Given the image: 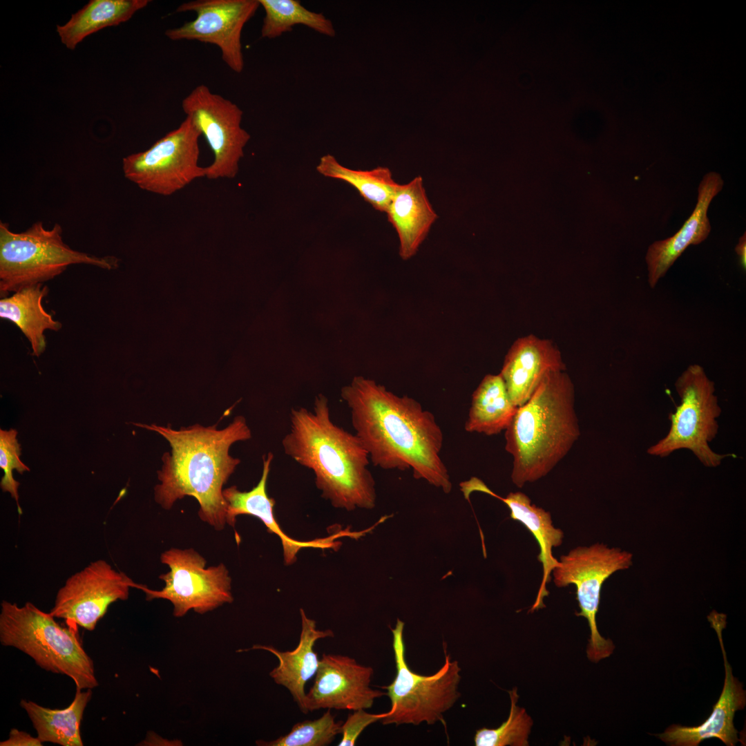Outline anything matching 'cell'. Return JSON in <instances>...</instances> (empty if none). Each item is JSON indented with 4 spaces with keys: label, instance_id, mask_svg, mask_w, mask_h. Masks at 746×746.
<instances>
[{
    "label": "cell",
    "instance_id": "21",
    "mask_svg": "<svg viewBox=\"0 0 746 746\" xmlns=\"http://www.w3.org/2000/svg\"><path fill=\"white\" fill-rule=\"evenodd\" d=\"M300 613L301 631L294 649L280 651L272 646L262 644H254L251 649L265 650L278 658L279 664L270 671V677L277 685L287 688L300 711L307 714L305 684L316 675L320 662L314 647L318 640L334 638V635L330 629H317L316 622L307 618L303 609Z\"/></svg>",
    "mask_w": 746,
    "mask_h": 746
},
{
    "label": "cell",
    "instance_id": "11",
    "mask_svg": "<svg viewBox=\"0 0 746 746\" xmlns=\"http://www.w3.org/2000/svg\"><path fill=\"white\" fill-rule=\"evenodd\" d=\"M160 560L169 568L159 576L164 588L152 590L140 584L139 589L147 600L170 601L175 617H183L190 610L204 614L233 602L231 578L224 564L206 568V560L193 548H172L162 553Z\"/></svg>",
    "mask_w": 746,
    "mask_h": 746
},
{
    "label": "cell",
    "instance_id": "14",
    "mask_svg": "<svg viewBox=\"0 0 746 746\" xmlns=\"http://www.w3.org/2000/svg\"><path fill=\"white\" fill-rule=\"evenodd\" d=\"M140 586L106 561L98 560L68 578L49 613L68 625L93 631L111 604L127 600L130 589Z\"/></svg>",
    "mask_w": 746,
    "mask_h": 746
},
{
    "label": "cell",
    "instance_id": "5",
    "mask_svg": "<svg viewBox=\"0 0 746 746\" xmlns=\"http://www.w3.org/2000/svg\"><path fill=\"white\" fill-rule=\"evenodd\" d=\"M50 613L31 602L23 606L2 601L0 642L30 656L37 666L65 675L76 689L98 686L93 661L84 650L75 627L60 625Z\"/></svg>",
    "mask_w": 746,
    "mask_h": 746
},
{
    "label": "cell",
    "instance_id": "33",
    "mask_svg": "<svg viewBox=\"0 0 746 746\" xmlns=\"http://www.w3.org/2000/svg\"><path fill=\"white\" fill-rule=\"evenodd\" d=\"M43 743L30 734L12 728L8 738L0 742V746H41Z\"/></svg>",
    "mask_w": 746,
    "mask_h": 746
},
{
    "label": "cell",
    "instance_id": "10",
    "mask_svg": "<svg viewBox=\"0 0 746 746\" xmlns=\"http://www.w3.org/2000/svg\"><path fill=\"white\" fill-rule=\"evenodd\" d=\"M200 132L187 117L150 148L122 160L124 175L144 191L171 195L196 179L206 177L199 165Z\"/></svg>",
    "mask_w": 746,
    "mask_h": 746
},
{
    "label": "cell",
    "instance_id": "31",
    "mask_svg": "<svg viewBox=\"0 0 746 746\" xmlns=\"http://www.w3.org/2000/svg\"><path fill=\"white\" fill-rule=\"evenodd\" d=\"M15 429L9 430H0V468L4 475L0 486L3 492H9L15 499L19 513H22L19 501L18 488L20 483L13 477L12 471L16 470L20 474L30 471V469L20 459L21 448Z\"/></svg>",
    "mask_w": 746,
    "mask_h": 746
},
{
    "label": "cell",
    "instance_id": "12",
    "mask_svg": "<svg viewBox=\"0 0 746 746\" xmlns=\"http://www.w3.org/2000/svg\"><path fill=\"white\" fill-rule=\"evenodd\" d=\"M182 108L204 137L213 154L212 163L206 167V178H233L251 137L241 126L242 109L204 84L195 86L182 99Z\"/></svg>",
    "mask_w": 746,
    "mask_h": 746
},
{
    "label": "cell",
    "instance_id": "18",
    "mask_svg": "<svg viewBox=\"0 0 746 746\" xmlns=\"http://www.w3.org/2000/svg\"><path fill=\"white\" fill-rule=\"evenodd\" d=\"M459 486L466 499H469L473 492H480L502 501L510 510V518L522 523L533 535L540 548L537 560L542 564L543 575L530 611L544 607V598L548 595L546 585L551 580L552 571L559 564V560L553 555V548L560 546L564 538L563 531L553 526L551 513L532 504L530 499L522 492H510L502 497L475 477L462 481Z\"/></svg>",
    "mask_w": 746,
    "mask_h": 746
},
{
    "label": "cell",
    "instance_id": "29",
    "mask_svg": "<svg viewBox=\"0 0 746 746\" xmlns=\"http://www.w3.org/2000/svg\"><path fill=\"white\" fill-rule=\"evenodd\" d=\"M509 693L510 709L507 720L496 729H478L474 737L476 746H528L533 720L526 711L517 705V688Z\"/></svg>",
    "mask_w": 746,
    "mask_h": 746
},
{
    "label": "cell",
    "instance_id": "27",
    "mask_svg": "<svg viewBox=\"0 0 746 746\" xmlns=\"http://www.w3.org/2000/svg\"><path fill=\"white\" fill-rule=\"evenodd\" d=\"M316 170L325 177L350 184L375 209L385 213L400 186L387 167L379 166L372 170L351 169L341 164L330 154L320 159Z\"/></svg>",
    "mask_w": 746,
    "mask_h": 746
},
{
    "label": "cell",
    "instance_id": "19",
    "mask_svg": "<svg viewBox=\"0 0 746 746\" xmlns=\"http://www.w3.org/2000/svg\"><path fill=\"white\" fill-rule=\"evenodd\" d=\"M274 455L268 452L262 456V472L258 484L249 491H240L236 486L223 490V497L227 501V524L234 527L236 517L240 515H248L260 519L270 533L276 534L280 539L285 564L294 563L297 553L303 548H334L339 542L336 539L349 536L354 537L355 532L347 528L336 532L325 538L316 539L311 541H298L287 536L277 523L274 515L275 500L267 494V481L270 471Z\"/></svg>",
    "mask_w": 746,
    "mask_h": 746
},
{
    "label": "cell",
    "instance_id": "16",
    "mask_svg": "<svg viewBox=\"0 0 746 746\" xmlns=\"http://www.w3.org/2000/svg\"><path fill=\"white\" fill-rule=\"evenodd\" d=\"M707 618L716 631L723 653L725 673L723 688L711 714L702 723L694 727L672 725L656 735L672 746H698L711 738H718L727 746H734L740 740L734 718L737 711L744 709L746 694L743 684L733 675L725 650L722 632L726 626V615L713 611Z\"/></svg>",
    "mask_w": 746,
    "mask_h": 746
},
{
    "label": "cell",
    "instance_id": "6",
    "mask_svg": "<svg viewBox=\"0 0 746 746\" xmlns=\"http://www.w3.org/2000/svg\"><path fill=\"white\" fill-rule=\"evenodd\" d=\"M62 228L55 224L47 229L37 222L24 231L13 232L0 222V294L42 284L59 276L73 265L84 264L103 269L119 267L113 256L98 257L72 249L63 240Z\"/></svg>",
    "mask_w": 746,
    "mask_h": 746
},
{
    "label": "cell",
    "instance_id": "24",
    "mask_svg": "<svg viewBox=\"0 0 746 746\" xmlns=\"http://www.w3.org/2000/svg\"><path fill=\"white\" fill-rule=\"evenodd\" d=\"M92 691L77 689L71 703L64 709H50L33 701L21 700L20 707L30 718L38 738L61 746H82L80 726Z\"/></svg>",
    "mask_w": 746,
    "mask_h": 746
},
{
    "label": "cell",
    "instance_id": "1",
    "mask_svg": "<svg viewBox=\"0 0 746 746\" xmlns=\"http://www.w3.org/2000/svg\"><path fill=\"white\" fill-rule=\"evenodd\" d=\"M355 434L375 466L411 469L413 477L449 493L452 483L441 457L443 432L434 416L408 396L356 376L341 390Z\"/></svg>",
    "mask_w": 746,
    "mask_h": 746
},
{
    "label": "cell",
    "instance_id": "15",
    "mask_svg": "<svg viewBox=\"0 0 746 746\" xmlns=\"http://www.w3.org/2000/svg\"><path fill=\"white\" fill-rule=\"evenodd\" d=\"M373 673L371 667L358 664L347 656L323 653L314 685L306 694L307 712L371 708L376 698L386 695L370 687Z\"/></svg>",
    "mask_w": 746,
    "mask_h": 746
},
{
    "label": "cell",
    "instance_id": "26",
    "mask_svg": "<svg viewBox=\"0 0 746 746\" xmlns=\"http://www.w3.org/2000/svg\"><path fill=\"white\" fill-rule=\"evenodd\" d=\"M149 0H90L64 25L57 26L61 42L69 49L90 34L130 19Z\"/></svg>",
    "mask_w": 746,
    "mask_h": 746
},
{
    "label": "cell",
    "instance_id": "8",
    "mask_svg": "<svg viewBox=\"0 0 746 746\" xmlns=\"http://www.w3.org/2000/svg\"><path fill=\"white\" fill-rule=\"evenodd\" d=\"M675 388L680 403L669 416V430L664 437L649 447L647 453L662 458L686 449L708 468L720 466L727 457H736L733 453L716 452L709 446L718 432L717 419L721 408L714 394V383L703 367L698 364L689 365L676 381Z\"/></svg>",
    "mask_w": 746,
    "mask_h": 746
},
{
    "label": "cell",
    "instance_id": "9",
    "mask_svg": "<svg viewBox=\"0 0 746 746\" xmlns=\"http://www.w3.org/2000/svg\"><path fill=\"white\" fill-rule=\"evenodd\" d=\"M632 564L631 553L595 543L571 549L560 557L558 565L552 571L557 587H566L569 584L576 586L580 611L575 615L587 620L590 638L586 654L592 662H597L609 657L615 649L611 639L600 635L596 623L602 584L612 574L628 569Z\"/></svg>",
    "mask_w": 746,
    "mask_h": 746
},
{
    "label": "cell",
    "instance_id": "4",
    "mask_svg": "<svg viewBox=\"0 0 746 746\" xmlns=\"http://www.w3.org/2000/svg\"><path fill=\"white\" fill-rule=\"evenodd\" d=\"M580 435L571 379L565 371L551 372L505 430V449L513 458V483L522 488L545 477Z\"/></svg>",
    "mask_w": 746,
    "mask_h": 746
},
{
    "label": "cell",
    "instance_id": "34",
    "mask_svg": "<svg viewBox=\"0 0 746 746\" xmlns=\"http://www.w3.org/2000/svg\"><path fill=\"white\" fill-rule=\"evenodd\" d=\"M736 254L739 257L741 267L745 269L746 267V236L745 233L739 238L738 242L735 247Z\"/></svg>",
    "mask_w": 746,
    "mask_h": 746
},
{
    "label": "cell",
    "instance_id": "23",
    "mask_svg": "<svg viewBox=\"0 0 746 746\" xmlns=\"http://www.w3.org/2000/svg\"><path fill=\"white\" fill-rule=\"evenodd\" d=\"M48 288L37 284L23 288L0 300V317L16 325L28 340L32 354L39 356L46 350L44 332H58L62 324L43 307Z\"/></svg>",
    "mask_w": 746,
    "mask_h": 746
},
{
    "label": "cell",
    "instance_id": "13",
    "mask_svg": "<svg viewBox=\"0 0 746 746\" xmlns=\"http://www.w3.org/2000/svg\"><path fill=\"white\" fill-rule=\"evenodd\" d=\"M259 7L258 0L184 2L177 7L176 12H193L196 17L179 27L167 29L164 34L172 41H198L216 46L227 66L240 73L245 65L242 32Z\"/></svg>",
    "mask_w": 746,
    "mask_h": 746
},
{
    "label": "cell",
    "instance_id": "3",
    "mask_svg": "<svg viewBox=\"0 0 746 746\" xmlns=\"http://www.w3.org/2000/svg\"><path fill=\"white\" fill-rule=\"evenodd\" d=\"M289 430L282 439L286 455L315 475L322 497L336 508L371 509L375 481L369 455L361 440L332 420L328 399L314 398L312 410L292 408Z\"/></svg>",
    "mask_w": 746,
    "mask_h": 746
},
{
    "label": "cell",
    "instance_id": "32",
    "mask_svg": "<svg viewBox=\"0 0 746 746\" xmlns=\"http://www.w3.org/2000/svg\"><path fill=\"white\" fill-rule=\"evenodd\" d=\"M385 716V713L372 714L360 709L350 714L345 722L341 725V734L342 738L338 744V746H354L356 741L363 730L369 725L377 721H381Z\"/></svg>",
    "mask_w": 746,
    "mask_h": 746
},
{
    "label": "cell",
    "instance_id": "2",
    "mask_svg": "<svg viewBox=\"0 0 746 746\" xmlns=\"http://www.w3.org/2000/svg\"><path fill=\"white\" fill-rule=\"evenodd\" d=\"M137 426L158 432L169 443L171 450L162 457L157 471L160 483L154 488L155 501L165 510L186 496L193 497L200 505L202 522L221 530L227 524V501L223 486L240 463L229 454L231 445L251 438L245 418L237 416L223 429L217 425L195 424L180 430L155 424Z\"/></svg>",
    "mask_w": 746,
    "mask_h": 746
},
{
    "label": "cell",
    "instance_id": "17",
    "mask_svg": "<svg viewBox=\"0 0 746 746\" xmlns=\"http://www.w3.org/2000/svg\"><path fill=\"white\" fill-rule=\"evenodd\" d=\"M565 370L561 352L553 341L529 334L512 344L499 374L511 401L519 407L530 399L546 374Z\"/></svg>",
    "mask_w": 746,
    "mask_h": 746
},
{
    "label": "cell",
    "instance_id": "25",
    "mask_svg": "<svg viewBox=\"0 0 746 746\" xmlns=\"http://www.w3.org/2000/svg\"><path fill=\"white\" fill-rule=\"evenodd\" d=\"M517 408L500 374H487L472 395L464 428L468 432L497 434L507 428Z\"/></svg>",
    "mask_w": 746,
    "mask_h": 746
},
{
    "label": "cell",
    "instance_id": "28",
    "mask_svg": "<svg viewBox=\"0 0 746 746\" xmlns=\"http://www.w3.org/2000/svg\"><path fill=\"white\" fill-rule=\"evenodd\" d=\"M265 11L261 37L274 39L291 31L297 25L307 26L325 36L333 37L336 31L331 20L312 12L297 0H258Z\"/></svg>",
    "mask_w": 746,
    "mask_h": 746
},
{
    "label": "cell",
    "instance_id": "30",
    "mask_svg": "<svg viewBox=\"0 0 746 746\" xmlns=\"http://www.w3.org/2000/svg\"><path fill=\"white\" fill-rule=\"evenodd\" d=\"M343 721H336L331 709L315 720H307L296 723L285 736L269 742L257 741L265 746H326L341 734Z\"/></svg>",
    "mask_w": 746,
    "mask_h": 746
},
{
    "label": "cell",
    "instance_id": "20",
    "mask_svg": "<svg viewBox=\"0 0 746 746\" xmlns=\"http://www.w3.org/2000/svg\"><path fill=\"white\" fill-rule=\"evenodd\" d=\"M724 182L720 174L709 172L703 176L698 190L694 210L673 236L653 242L648 248L645 260L648 283L654 288L675 261L691 245L704 241L711 231L707 210L712 199L721 191Z\"/></svg>",
    "mask_w": 746,
    "mask_h": 746
},
{
    "label": "cell",
    "instance_id": "22",
    "mask_svg": "<svg viewBox=\"0 0 746 746\" xmlns=\"http://www.w3.org/2000/svg\"><path fill=\"white\" fill-rule=\"evenodd\" d=\"M399 239V254L412 257L438 218L425 193L421 176L400 184L386 211Z\"/></svg>",
    "mask_w": 746,
    "mask_h": 746
},
{
    "label": "cell",
    "instance_id": "7",
    "mask_svg": "<svg viewBox=\"0 0 746 746\" xmlns=\"http://www.w3.org/2000/svg\"><path fill=\"white\" fill-rule=\"evenodd\" d=\"M405 623L397 619L391 629L396 664L392 683L383 687L391 702L390 709L380 722L383 725H433L444 723L443 714L460 698L461 668L446 653L443 665L434 674L423 676L412 671L405 656Z\"/></svg>",
    "mask_w": 746,
    "mask_h": 746
}]
</instances>
